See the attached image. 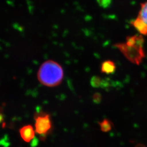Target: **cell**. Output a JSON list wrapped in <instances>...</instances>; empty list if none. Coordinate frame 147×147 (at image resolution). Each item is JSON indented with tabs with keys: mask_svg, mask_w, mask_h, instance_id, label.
Segmentation results:
<instances>
[{
	"mask_svg": "<svg viewBox=\"0 0 147 147\" xmlns=\"http://www.w3.org/2000/svg\"><path fill=\"white\" fill-rule=\"evenodd\" d=\"M64 78L62 66L51 59L41 64L37 72V79L41 84L49 87H53L61 84Z\"/></svg>",
	"mask_w": 147,
	"mask_h": 147,
	"instance_id": "cell-1",
	"label": "cell"
},
{
	"mask_svg": "<svg viewBox=\"0 0 147 147\" xmlns=\"http://www.w3.org/2000/svg\"><path fill=\"white\" fill-rule=\"evenodd\" d=\"M144 42L142 35L138 34L127 37L125 42L116 44L115 47L129 61L138 65L145 57Z\"/></svg>",
	"mask_w": 147,
	"mask_h": 147,
	"instance_id": "cell-2",
	"label": "cell"
},
{
	"mask_svg": "<svg viewBox=\"0 0 147 147\" xmlns=\"http://www.w3.org/2000/svg\"><path fill=\"white\" fill-rule=\"evenodd\" d=\"M35 131L41 139L45 138L53 129V123L50 116L44 112L37 113L34 116Z\"/></svg>",
	"mask_w": 147,
	"mask_h": 147,
	"instance_id": "cell-3",
	"label": "cell"
},
{
	"mask_svg": "<svg viewBox=\"0 0 147 147\" xmlns=\"http://www.w3.org/2000/svg\"><path fill=\"white\" fill-rule=\"evenodd\" d=\"M131 24L140 34L147 35V1L141 4L138 16L131 21Z\"/></svg>",
	"mask_w": 147,
	"mask_h": 147,
	"instance_id": "cell-4",
	"label": "cell"
},
{
	"mask_svg": "<svg viewBox=\"0 0 147 147\" xmlns=\"http://www.w3.org/2000/svg\"><path fill=\"white\" fill-rule=\"evenodd\" d=\"M35 131L31 125L22 127L20 129V134L22 139L25 142H31L35 136Z\"/></svg>",
	"mask_w": 147,
	"mask_h": 147,
	"instance_id": "cell-5",
	"label": "cell"
},
{
	"mask_svg": "<svg viewBox=\"0 0 147 147\" xmlns=\"http://www.w3.org/2000/svg\"><path fill=\"white\" fill-rule=\"evenodd\" d=\"M116 64L111 60H107L103 62L101 65V71L102 73L111 74L116 71Z\"/></svg>",
	"mask_w": 147,
	"mask_h": 147,
	"instance_id": "cell-6",
	"label": "cell"
},
{
	"mask_svg": "<svg viewBox=\"0 0 147 147\" xmlns=\"http://www.w3.org/2000/svg\"><path fill=\"white\" fill-rule=\"evenodd\" d=\"M99 124L100 125V130L104 132L111 131L113 125L112 121L108 119H104L101 122L99 123Z\"/></svg>",
	"mask_w": 147,
	"mask_h": 147,
	"instance_id": "cell-7",
	"label": "cell"
},
{
	"mask_svg": "<svg viewBox=\"0 0 147 147\" xmlns=\"http://www.w3.org/2000/svg\"><path fill=\"white\" fill-rule=\"evenodd\" d=\"M102 84V80L99 77H93L91 80V84L94 87H99Z\"/></svg>",
	"mask_w": 147,
	"mask_h": 147,
	"instance_id": "cell-8",
	"label": "cell"
},
{
	"mask_svg": "<svg viewBox=\"0 0 147 147\" xmlns=\"http://www.w3.org/2000/svg\"><path fill=\"white\" fill-rule=\"evenodd\" d=\"M101 99V95L99 93H95L93 95V100L95 102L98 103L99 102Z\"/></svg>",
	"mask_w": 147,
	"mask_h": 147,
	"instance_id": "cell-9",
	"label": "cell"
},
{
	"mask_svg": "<svg viewBox=\"0 0 147 147\" xmlns=\"http://www.w3.org/2000/svg\"><path fill=\"white\" fill-rule=\"evenodd\" d=\"M136 147H147V146H146L145 145L143 144H141V143H139V144H137Z\"/></svg>",
	"mask_w": 147,
	"mask_h": 147,
	"instance_id": "cell-10",
	"label": "cell"
}]
</instances>
